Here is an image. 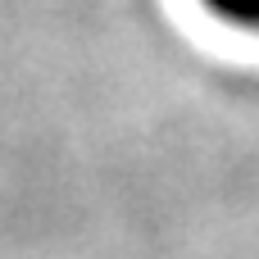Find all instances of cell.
<instances>
[{"instance_id": "1", "label": "cell", "mask_w": 259, "mask_h": 259, "mask_svg": "<svg viewBox=\"0 0 259 259\" xmlns=\"http://www.w3.org/2000/svg\"><path fill=\"white\" fill-rule=\"evenodd\" d=\"M200 9H205L209 18H219L223 27L255 32L259 36V0H200Z\"/></svg>"}]
</instances>
